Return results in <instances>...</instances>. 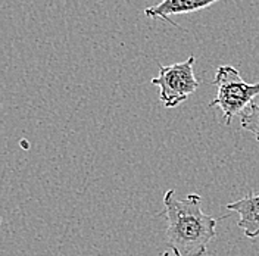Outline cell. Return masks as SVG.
<instances>
[{"label": "cell", "mask_w": 259, "mask_h": 256, "mask_svg": "<svg viewBox=\"0 0 259 256\" xmlns=\"http://www.w3.org/2000/svg\"><path fill=\"white\" fill-rule=\"evenodd\" d=\"M242 128L250 131L259 142V100H253L242 115Z\"/></svg>", "instance_id": "8992f818"}, {"label": "cell", "mask_w": 259, "mask_h": 256, "mask_svg": "<svg viewBox=\"0 0 259 256\" xmlns=\"http://www.w3.org/2000/svg\"><path fill=\"white\" fill-rule=\"evenodd\" d=\"M212 84L217 87V96L210 100L208 106H218L221 109L227 125L231 124L234 116L243 115L247 109V105L259 96V82H246L239 69L230 65H223L217 69Z\"/></svg>", "instance_id": "7a4b0ae2"}, {"label": "cell", "mask_w": 259, "mask_h": 256, "mask_svg": "<svg viewBox=\"0 0 259 256\" xmlns=\"http://www.w3.org/2000/svg\"><path fill=\"white\" fill-rule=\"evenodd\" d=\"M217 2H220V0H162L161 3H158L155 6L146 8L145 15L152 19L168 21L169 24L177 27V22H174L169 16L197 12L205 8H209L210 5H213Z\"/></svg>", "instance_id": "277c9868"}, {"label": "cell", "mask_w": 259, "mask_h": 256, "mask_svg": "<svg viewBox=\"0 0 259 256\" xmlns=\"http://www.w3.org/2000/svg\"><path fill=\"white\" fill-rule=\"evenodd\" d=\"M166 220L165 240L176 256H205L208 246L217 237V220L202 210V197L190 193L178 199L176 190L163 194Z\"/></svg>", "instance_id": "6da1fadb"}, {"label": "cell", "mask_w": 259, "mask_h": 256, "mask_svg": "<svg viewBox=\"0 0 259 256\" xmlns=\"http://www.w3.org/2000/svg\"><path fill=\"white\" fill-rule=\"evenodd\" d=\"M194 62V56H190L184 62L168 66L161 65L158 77L150 80L152 86L159 87V99L165 108H177L199 87V80L196 78L193 71Z\"/></svg>", "instance_id": "3957f363"}, {"label": "cell", "mask_w": 259, "mask_h": 256, "mask_svg": "<svg viewBox=\"0 0 259 256\" xmlns=\"http://www.w3.org/2000/svg\"><path fill=\"white\" fill-rule=\"evenodd\" d=\"M226 208L240 215L239 227L247 239H256L259 236V194H247L240 200L227 203Z\"/></svg>", "instance_id": "5b68a950"}]
</instances>
